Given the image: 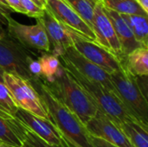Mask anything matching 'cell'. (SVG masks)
<instances>
[{"label":"cell","mask_w":148,"mask_h":147,"mask_svg":"<svg viewBox=\"0 0 148 147\" xmlns=\"http://www.w3.org/2000/svg\"><path fill=\"white\" fill-rule=\"evenodd\" d=\"M31 55L23 45L4 36L0 39V68L4 72L18 75L31 81L32 77L28 70V59Z\"/></svg>","instance_id":"7"},{"label":"cell","mask_w":148,"mask_h":147,"mask_svg":"<svg viewBox=\"0 0 148 147\" xmlns=\"http://www.w3.org/2000/svg\"><path fill=\"white\" fill-rule=\"evenodd\" d=\"M0 4L3 5V6H4V7H6V8H8V9H10V10H11V9L10 8V6L8 5V3H6L5 0H0Z\"/></svg>","instance_id":"32"},{"label":"cell","mask_w":148,"mask_h":147,"mask_svg":"<svg viewBox=\"0 0 148 147\" xmlns=\"http://www.w3.org/2000/svg\"><path fill=\"white\" fill-rule=\"evenodd\" d=\"M3 74H4V70L0 68V81L3 82Z\"/></svg>","instance_id":"33"},{"label":"cell","mask_w":148,"mask_h":147,"mask_svg":"<svg viewBox=\"0 0 148 147\" xmlns=\"http://www.w3.org/2000/svg\"><path fill=\"white\" fill-rule=\"evenodd\" d=\"M38 60L42 68L41 79L46 82L52 81L61 66V60L59 59V57L54 55L51 53L42 55L38 58Z\"/></svg>","instance_id":"21"},{"label":"cell","mask_w":148,"mask_h":147,"mask_svg":"<svg viewBox=\"0 0 148 147\" xmlns=\"http://www.w3.org/2000/svg\"><path fill=\"white\" fill-rule=\"evenodd\" d=\"M92 29L95 36V42L105 48L120 59L121 56V45L112 23L104 10L102 0H97L95 3L92 20Z\"/></svg>","instance_id":"9"},{"label":"cell","mask_w":148,"mask_h":147,"mask_svg":"<svg viewBox=\"0 0 148 147\" xmlns=\"http://www.w3.org/2000/svg\"><path fill=\"white\" fill-rule=\"evenodd\" d=\"M3 82L19 108L49 120L42 100L29 81L4 72Z\"/></svg>","instance_id":"5"},{"label":"cell","mask_w":148,"mask_h":147,"mask_svg":"<svg viewBox=\"0 0 148 147\" xmlns=\"http://www.w3.org/2000/svg\"><path fill=\"white\" fill-rule=\"evenodd\" d=\"M10 125L22 142V147H63L62 146L50 145L24 126L16 118L9 120Z\"/></svg>","instance_id":"18"},{"label":"cell","mask_w":148,"mask_h":147,"mask_svg":"<svg viewBox=\"0 0 148 147\" xmlns=\"http://www.w3.org/2000/svg\"><path fill=\"white\" fill-rule=\"evenodd\" d=\"M91 141L93 143V146L94 147H118L101 138H98V137H95V136H92L91 135Z\"/></svg>","instance_id":"27"},{"label":"cell","mask_w":148,"mask_h":147,"mask_svg":"<svg viewBox=\"0 0 148 147\" xmlns=\"http://www.w3.org/2000/svg\"><path fill=\"white\" fill-rule=\"evenodd\" d=\"M42 23L53 49L50 51L54 55L60 57L67 48L73 45L69 29L60 23L46 8L41 16L37 17Z\"/></svg>","instance_id":"13"},{"label":"cell","mask_w":148,"mask_h":147,"mask_svg":"<svg viewBox=\"0 0 148 147\" xmlns=\"http://www.w3.org/2000/svg\"><path fill=\"white\" fill-rule=\"evenodd\" d=\"M45 8L65 27L83 36L90 41H95L93 29L63 0H46Z\"/></svg>","instance_id":"12"},{"label":"cell","mask_w":148,"mask_h":147,"mask_svg":"<svg viewBox=\"0 0 148 147\" xmlns=\"http://www.w3.org/2000/svg\"><path fill=\"white\" fill-rule=\"evenodd\" d=\"M69 31L73 47L85 58L98 65L108 74L122 68L119 59L113 53L75 31L72 29H69Z\"/></svg>","instance_id":"8"},{"label":"cell","mask_w":148,"mask_h":147,"mask_svg":"<svg viewBox=\"0 0 148 147\" xmlns=\"http://www.w3.org/2000/svg\"><path fill=\"white\" fill-rule=\"evenodd\" d=\"M0 147H3V146H2V145H1V143H0Z\"/></svg>","instance_id":"36"},{"label":"cell","mask_w":148,"mask_h":147,"mask_svg":"<svg viewBox=\"0 0 148 147\" xmlns=\"http://www.w3.org/2000/svg\"><path fill=\"white\" fill-rule=\"evenodd\" d=\"M6 3H8V5L10 6V8L12 10V11H16V12H19V13H23L25 15L24 10L23 9L20 0H5Z\"/></svg>","instance_id":"28"},{"label":"cell","mask_w":148,"mask_h":147,"mask_svg":"<svg viewBox=\"0 0 148 147\" xmlns=\"http://www.w3.org/2000/svg\"><path fill=\"white\" fill-rule=\"evenodd\" d=\"M92 29L94 10L97 0H63Z\"/></svg>","instance_id":"22"},{"label":"cell","mask_w":148,"mask_h":147,"mask_svg":"<svg viewBox=\"0 0 148 147\" xmlns=\"http://www.w3.org/2000/svg\"><path fill=\"white\" fill-rule=\"evenodd\" d=\"M44 83L50 92L84 125L97 112V108L89 96L62 63L53 80L49 82L44 81Z\"/></svg>","instance_id":"2"},{"label":"cell","mask_w":148,"mask_h":147,"mask_svg":"<svg viewBox=\"0 0 148 147\" xmlns=\"http://www.w3.org/2000/svg\"><path fill=\"white\" fill-rule=\"evenodd\" d=\"M9 120L0 116V142L12 146L22 147V142L12 130Z\"/></svg>","instance_id":"24"},{"label":"cell","mask_w":148,"mask_h":147,"mask_svg":"<svg viewBox=\"0 0 148 147\" xmlns=\"http://www.w3.org/2000/svg\"><path fill=\"white\" fill-rule=\"evenodd\" d=\"M36 4H37L40 8L44 9L45 4H46V0H32Z\"/></svg>","instance_id":"31"},{"label":"cell","mask_w":148,"mask_h":147,"mask_svg":"<svg viewBox=\"0 0 148 147\" xmlns=\"http://www.w3.org/2000/svg\"><path fill=\"white\" fill-rule=\"evenodd\" d=\"M129 26L136 41L143 47L148 48L147 16L121 14Z\"/></svg>","instance_id":"19"},{"label":"cell","mask_w":148,"mask_h":147,"mask_svg":"<svg viewBox=\"0 0 148 147\" xmlns=\"http://www.w3.org/2000/svg\"><path fill=\"white\" fill-rule=\"evenodd\" d=\"M27 65H28L29 73L32 77V81L42 78V68H41V64H40L38 58L35 59L33 56H30L28 59Z\"/></svg>","instance_id":"26"},{"label":"cell","mask_w":148,"mask_h":147,"mask_svg":"<svg viewBox=\"0 0 148 147\" xmlns=\"http://www.w3.org/2000/svg\"><path fill=\"white\" fill-rule=\"evenodd\" d=\"M104 10L108 18L110 19L116 36L119 40L121 50V56L127 55L128 53L132 52L137 48L143 47L136 41L132 30L130 29L129 26L125 22V20L122 18L121 13L108 8L105 4Z\"/></svg>","instance_id":"15"},{"label":"cell","mask_w":148,"mask_h":147,"mask_svg":"<svg viewBox=\"0 0 148 147\" xmlns=\"http://www.w3.org/2000/svg\"><path fill=\"white\" fill-rule=\"evenodd\" d=\"M7 28L10 36L24 48L50 52V42L39 19L36 18V24L26 25L18 23L10 15L7 17Z\"/></svg>","instance_id":"6"},{"label":"cell","mask_w":148,"mask_h":147,"mask_svg":"<svg viewBox=\"0 0 148 147\" xmlns=\"http://www.w3.org/2000/svg\"><path fill=\"white\" fill-rule=\"evenodd\" d=\"M0 143H1V145H2L3 147H16V146H9V145H7V144L2 143V142H0Z\"/></svg>","instance_id":"35"},{"label":"cell","mask_w":148,"mask_h":147,"mask_svg":"<svg viewBox=\"0 0 148 147\" xmlns=\"http://www.w3.org/2000/svg\"><path fill=\"white\" fill-rule=\"evenodd\" d=\"M15 118L47 143L63 146L60 134L50 120L36 116L22 108L17 109Z\"/></svg>","instance_id":"14"},{"label":"cell","mask_w":148,"mask_h":147,"mask_svg":"<svg viewBox=\"0 0 148 147\" xmlns=\"http://www.w3.org/2000/svg\"><path fill=\"white\" fill-rule=\"evenodd\" d=\"M121 68L134 76L148 75V48L140 47L119 59Z\"/></svg>","instance_id":"16"},{"label":"cell","mask_w":148,"mask_h":147,"mask_svg":"<svg viewBox=\"0 0 148 147\" xmlns=\"http://www.w3.org/2000/svg\"><path fill=\"white\" fill-rule=\"evenodd\" d=\"M30 82L40 94L49 120L60 134L63 147H94L85 125L50 92L44 81L37 79Z\"/></svg>","instance_id":"1"},{"label":"cell","mask_w":148,"mask_h":147,"mask_svg":"<svg viewBox=\"0 0 148 147\" xmlns=\"http://www.w3.org/2000/svg\"><path fill=\"white\" fill-rule=\"evenodd\" d=\"M5 36H6V34H5V31L3 29L2 26H0V39H1V38H3V37H4Z\"/></svg>","instance_id":"34"},{"label":"cell","mask_w":148,"mask_h":147,"mask_svg":"<svg viewBox=\"0 0 148 147\" xmlns=\"http://www.w3.org/2000/svg\"><path fill=\"white\" fill-rule=\"evenodd\" d=\"M85 126L90 135L101 138L116 146L134 147L119 126L99 110Z\"/></svg>","instance_id":"11"},{"label":"cell","mask_w":148,"mask_h":147,"mask_svg":"<svg viewBox=\"0 0 148 147\" xmlns=\"http://www.w3.org/2000/svg\"><path fill=\"white\" fill-rule=\"evenodd\" d=\"M102 2L106 6L121 14L148 15L136 0H102Z\"/></svg>","instance_id":"20"},{"label":"cell","mask_w":148,"mask_h":147,"mask_svg":"<svg viewBox=\"0 0 148 147\" xmlns=\"http://www.w3.org/2000/svg\"><path fill=\"white\" fill-rule=\"evenodd\" d=\"M119 127L133 146L148 147V126L136 120H130L122 122Z\"/></svg>","instance_id":"17"},{"label":"cell","mask_w":148,"mask_h":147,"mask_svg":"<svg viewBox=\"0 0 148 147\" xmlns=\"http://www.w3.org/2000/svg\"><path fill=\"white\" fill-rule=\"evenodd\" d=\"M136 2L141 6V8L148 13V0H136Z\"/></svg>","instance_id":"30"},{"label":"cell","mask_w":148,"mask_h":147,"mask_svg":"<svg viewBox=\"0 0 148 147\" xmlns=\"http://www.w3.org/2000/svg\"><path fill=\"white\" fill-rule=\"evenodd\" d=\"M59 58L62 62L72 66L83 76L101 83L108 89L114 92L110 79V74H108L107 71L91 61L85 58L73 47V45L67 48L64 53Z\"/></svg>","instance_id":"10"},{"label":"cell","mask_w":148,"mask_h":147,"mask_svg":"<svg viewBox=\"0 0 148 147\" xmlns=\"http://www.w3.org/2000/svg\"><path fill=\"white\" fill-rule=\"evenodd\" d=\"M12 10L0 4V26H7V17Z\"/></svg>","instance_id":"29"},{"label":"cell","mask_w":148,"mask_h":147,"mask_svg":"<svg viewBox=\"0 0 148 147\" xmlns=\"http://www.w3.org/2000/svg\"><path fill=\"white\" fill-rule=\"evenodd\" d=\"M18 108L4 82L0 81V116L5 119L15 118Z\"/></svg>","instance_id":"23"},{"label":"cell","mask_w":148,"mask_h":147,"mask_svg":"<svg viewBox=\"0 0 148 147\" xmlns=\"http://www.w3.org/2000/svg\"><path fill=\"white\" fill-rule=\"evenodd\" d=\"M20 3L23 9L24 10L25 15L28 16L37 18L42 16L43 9L40 8L32 0H20Z\"/></svg>","instance_id":"25"},{"label":"cell","mask_w":148,"mask_h":147,"mask_svg":"<svg viewBox=\"0 0 148 147\" xmlns=\"http://www.w3.org/2000/svg\"><path fill=\"white\" fill-rule=\"evenodd\" d=\"M62 64L69 71L79 85L84 89L96 107L97 110L106 114L117 126L121 125L124 121L135 120L129 113L126 107L114 91L108 89L101 83L83 76L69 64L64 62H62Z\"/></svg>","instance_id":"3"},{"label":"cell","mask_w":148,"mask_h":147,"mask_svg":"<svg viewBox=\"0 0 148 147\" xmlns=\"http://www.w3.org/2000/svg\"><path fill=\"white\" fill-rule=\"evenodd\" d=\"M110 79L115 94L129 113L148 126V100L140 90L135 76L121 68L111 73Z\"/></svg>","instance_id":"4"}]
</instances>
